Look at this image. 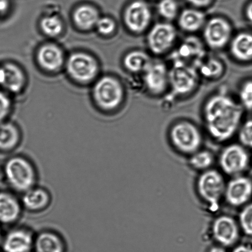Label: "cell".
Segmentation results:
<instances>
[{
	"mask_svg": "<svg viewBox=\"0 0 252 252\" xmlns=\"http://www.w3.org/2000/svg\"><path fill=\"white\" fill-rule=\"evenodd\" d=\"M244 108L228 94H213L204 103L202 115L207 132L212 139L226 142L240 127Z\"/></svg>",
	"mask_w": 252,
	"mask_h": 252,
	"instance_id": "1",
	"label": "cell"
},
{
	"mask_svg": "<svg viewBox=\"0 0 252 252\" xmlns=\"http://www.w3.org/2000/svg\"><path fill=\"white\" fill-rule=\"evenodd\" d=\"M2 174L9 190L20 196L38 184V169L33 160L24 154L10 156L4 162Z\"/></svg>",
	"mask_w": 252,
	"mask_h": 252,
	"instance_id": "2",
	"label": "cell"
},
{
	"mask_svg": "<svg viewBox=\"0 0 252 252\" xmlns=\"http://www.w3.org/2000/svg\"><path fill=\"white\" fill-rule=\"evenodd\" d=\"M169 138L173 146L183 154L191 155L202 146V133L193 123L181 120L170 128Z\"/></svg>",
	"mask_w": 252,
	"mask_h": 252,
	"instance_id": "3",
	"label": "cell"
},
{
	"mask_svg": "<svg viewBox=\"0 0 252 252\" xmlns=\"http://www.w3.org/2000/svg\"><path fill=\"white\" fill-rule=\"evenodd\" d=\"M226 185L223 175L216 170H206L197 179V192L211 212L219 211L220 204L224 196Z\"/></svg>",
	"mask_w": 252,
	"mask_h": 252,
	"instance_id": "4",
	"label": "cell"
},
{
	"mask_svg": "<svg viewBox=\"0 0 252 252\" xmlns=\"http://www.w3.org/2000/svg\"><path fill=\"white\" fill-rule=\"evenodd\" d=\"M177 38V30L174 25L170 22H160L148 30L146 42L151 53L161 56L173 50Z\"/></svg>",
	"mask_w": 252,
	"mask_h": 252,
	"instance_id": "5",
	"label": "cell"
},
{
	"mask_svg": "<svg viewBox=\"0 0 252 252\" xmlns=\"http://www.w3.org/2000/svg\"><path fill=\"white\" fill-rule=\"evenodd\" d=\"M202 31L205 45L213 51L221 50L228 46L233 36L231 22L221 16L207 19Z\"/></svg>",
	"mask_w": 252,
	"mask_h": 252,
	"instance_id": "6",
	"label": "cell"
},
{
	"mask_svg": "<svg viewBox=\"0 0 252 252\" xmlns=\"http://www.w3.org/2000/svg\"><path fill=\"white\" fill-rule=\"evenodd\" d=\"M200 76L191 66L172 64L169 69V87L173 95L184 97L191 95L198 86Z\"/></svg>",
	"mask_w": 252,
	"mask_h": 252,
	"instance_id": "7",
	"label": "cell"
},
{
	"mask_svg": "<svg viewBox=\"0 0 252 252\" xmlns=\"http://www.w3.org/2000/svg\"><path fill=\"white\" fill-rule=\"evenodd\" d=\"M206 54L204 41L196 36H190L173 49L171 61L172 64H183L197 69Z\"/></svg>",
	"mask_w": 252,
	"mask_h": 252,
	"instance_id": "8",
	"label": "cell"
},
{
	"mask_svg": "<svg viewBox=\"0 0 252 252\" xmlns=\"http://www.w3.org/2000/svg\"><path fill=\"white\" fill-rule=\"evenodd\" d=\"M94 96L101 108L113 110L122 103L124 90L122 84L117 79L105 76L96 83L94 88Z\"/></svg>",
	"mask_w": 252,
	"mask_h": 252,
	"instance_id": "9",
	"label": "cell"
},
{
	"mask_svg": "<svg viewBox=\"0 0 252 252\" xmlns=\"http://www.w3.org/2000/svg\"><path fill=\"white\" fill-rule=\"evenodd\" d=\"M152 11L145 0H133L126 6L124 21L128 31L134 34L147 31L152 21Z\"/></svg>",
	"mask_w": 252,
	"mask_h": 252,
	"instance_id": "10",
	"label": "cell"
},
{
	"mask_svg": "<svg viewBox=\"0 0 252 252\" xmlns=\"http://www.w3.org/2000/svg\"><path fill=\"white\" fill-rule=\"evenodd\" d=\"M219 161L220 167L224 174L236 177L248 169L249 155L243 145L232 144L221 150Z\"/></svg>",
	"mask_w": 252,
	"mask_h": 252,
	"instance_id": "11",
	"label": "cell"
},
{
	"mask_svg": "<svg viewBox=\"0 0 252 252\" xmlns=\"http://www.w3.org/2000/svg\"><path fill=\"white\" fill-rule=\"evenodd\" d=\"M146 90L151 95H162L169 89V69L159 60H153L142 73Z\"/></svg>",
	"mask_w": 252,
	"mask_h": 252,
	"instance_id": "12",
	"label": "cell"
},
{
	"mask_svg": "<svg viewBox=\"0 0 252 252\" xmlns=\"http://www.w3.org/2000/svg\"><path fill=\"white\" fill-rule=\"evenodd\" d=\"M35 233L25 225H14L3 236L1 247L4 252H32Z\"/></svg>",
	"mask_w": 252,
	"mask_h": 252,
	"instance_id": "13",
	"label": "cell"
},
{
	"mask_svg": "<svg viewBox=\"0 0 252 252\" xmlns=\"http://www.w3.org/2000/svg\"><path fill=\"white\" fill-rule=\"evenodd\" d=\"M66 69L71 77L81 82L92 80L97 75L98 66L94 59L88 54H71L66 63Z\"/></svg>",
	"mask_w": 252,
	"mask_h": 252,
	"instance_id": "14",
	"label": "cell"
},
{
	"mask_svg": "<svg viewBox=\"0 0 252 252\" xmlns=\"http://www.w3.org/2000/svg\"><path fill=\"white\" fill-rule=\"evenodd\" d=\"M24 209L20 195L11 190L0 191V224L16 225L21 219Z\"/></svg>",
	"mask_w": 252,
	"mask_h": 252,
	"instance_id": "15",
	"label": "cell"
},
{
	"mask_svg": "<svg viewBox=\"0 0 252 252\" xmlns=\"http://www.w3.org/2000/svg\"><path fill=\"white\" fill-rule=\"evenodd\" d=\"M212 234L220 246H233L239 238V226L231 216H219L212 223Z\"/></svg>",
	"mask_w": 252,
	"mask_h": 252,
	"instance_id": "16",
	"label": "cell"
},
{
	"mask_svg": "<svg viewBox=\"0 0 252 252\" xmlns=\"http://www.w3.org/2000/svg\"><path fill=\"white\" fill-rule=\"evenodd\" d=\"M252 196V181L249 178L233 177L226 183L224 198L231 207H239L245 205Z\"/></svg>",
	"mask_w": 252,
	"mask_h": 252,
	"instance_id": "17",
	"label": "cell"
},
{
	"mask_svg": "<svg viewBox=\"0 0 252 252\" xmlns=\"http://www.w3.org/2000/svg\"><path fill=\"white\" fill-rule=\"evenodd\" d=\"M21 199L24 211L39 214L51 206L53 197L49 189L37 184L21 195Z\"/></svg>",
	"mask_w": 252,
	"mask_h": 252,
	"instance_id": "18",
	"label": "cell"
},
{
	"mask_svg": "<svg viewBox=\"0 0 252 252\" xmlns=\"http://www.w3.org/2000/svg\"><path fill=\"white\" fill-rule=\"evenodd\" d=\"M65 241L58 232L45 229L35 234L33 252H65Z\"/></svg>",
	"mask_w": 252,
	"mask_h": 252,
	"instance_id": "19",
	"label": "cell"
},
{
	"mask_svg": "<svg viewBox=\"0 0 252 252\" xmlns=\"http://www.w3.org/2000/svg\"><path fill=\"white\" fill-rule=\"evenodd\" d=\"M232 58L242 63L252 61V33L241 32L233 36L229 45Z\"/></svg>",
	"mask_w": 252,
	"mask_h": 252,
	"instance_id": "20",
	"label": "cell"
},
{
	"mask_svg": "<svg viewBox=\"0 0 252 252\" xmlns=\"http://www.w3.org/2000/svg\"><path fill=\"white\" fill-rule=\"evenodd\" d=\"M25 76L18 66L11 63L0 65V87L12 93H17L24 87Z\"/></svg>",
	"mask_w": 252,
	"mask_h": 252,
	"instance_id": "21",
	"label": "cell"
},
{
	"mask_svg": "<svg viewBox=\"0 0 252 252\" xmlns=\"http://www.w3.org/2000/svg\"><path fill=\"white\" fill-rule=\"evenodd\" d=\"M177 20L179 28L189 34L202 31L207 21L206 14L202 9L191 6L180 11Z\"/></svg>",
	"mask_w": 252,
	"mask_h": 252,
	"instance_id": "22",
	"label": "cell"
},
{
	"mask_svg": "<svg viewBox=\"0 0 252 252\" xmlns=\"http://www.w3.org/2000/svg\"><path fill=\"white\" fill-rule=\"evenodd\" d=\"M21 130L14 123L0 122V152H14L20 146L22 142Z\"/></svg>",
	"mask_w": 252,
	"mask_h": 252,
	"instance_id": "23",
	"label": "cell"
},
{
	"mask_svg": "<svg viewBox=\"0 0 252 252\" xmlns=\"http://www.w3.org/2000/svg\"><path fill=\"white\" fill-rule=\"evenodd\" d=\"M37 58L42 68L49 71L58 70L63 66L64 61L63 51L53 44L41 46Z\"/></svg>",
	"mask_w": 252,
	"mask_h": 252,
	"instance_id": "24",
	"label": "cell"
},
{
	"mask_svg": "<svg viewBox=\"0 0 252 252\" xmlns=\"http://www.w3.org/2000/svg\"><path fill=\"white\" fill-rule=\"evenodd\" d=\"M200 76L207 80L220 78L225 71V66L220 59L214 56H206L197 67Z\"/></svg>",
	"mask_w": 252,
	"mask_h": 252,
	"instance_id": "25",
	"label": "cell"
},
{
	"mask_svg": "<svg viewBox=\"0 0 252 252\" xmlns=\"http://www.w3.org/2000/svg\"><path fill=\"white\" fill-rule=\"evenodd\" d=\"M152 61V59L147 52L137 49L126 54L123 63L130 72L142 73Z\"/></svg>",
	"mask_w": 252,
	"mask_h": 252,
	"instance_id": "26",
	"label": "cell"
},
{
	"mask_svg": "<svg viewBox=\"0 0 252 252\" xmlns=\"http://www.w3.org/2000/svg\"><path fill=\"white\" fill-rule=\"evenodd\" d=\"M99 18L97 9L88 4L79 6L73 14L74 22L76 26L85 30L95 26Z\"/></svg>",
	"mask_w": 252,
	"mask_h": 252,
	"instance_id": "27",
	"label": "cell"
},
{
	"mask_svg": "<svg viewBox=\"0 0 252 252\" xmlns=\"http://www.w3.org/2000/svg\"><path fill=\"white\" fill-rule=\"evenodd\" d=\"M158 14L165 21L170 22L177 18L180 11L178 0H158L157 5Z\"/></svg>",
	"mask_w": 252,
	"mask_h": 252,
	"instance_id": "28",
	"label": "cell"
},
{
	"mask_svg": "<svg viewBox=\"0 0 252 252\" xmlns=\"http://www.w3.org/2000/svg\"><path fill=\"white\" fill-rule=\"evenodd\" d=\"M214 161L213 153L208 150H199L191 155L189 164L193 169L204 172L211 169Z\"/></svg>",
	"mask_w": 252,
	"mask_h": 252,
	"instance_id": "29",
	"label": "cell"
},
{
	"mask_svg": "<svg viewBox=\"0 0 252 252\" xmlns=\"http://www.w3.org/2000/svg\"><path fill=\"white\" fill-rule=\"evenodd\" d=\"M41 27L44 33L49 36H56L61 34L63 25L58 17L47 16L41 21Z\"/></svg>",
	"mask_w": 252,
	"mask_h": 252,
	"instance_id": "30",
	"label": "cell"
},
{
	"mask_svg": "<svg viewBox=\"0 0 252 252\" xmlns=\"http://www.w3.org/2000/svg\"><path fill=\"white\" fill-rule=\"evenodd\" d=\"M238 102L244 110H252V79L241 84L238 91Z\"/></svg>",
	"mask_w": 252,
	"mask_h": 252,
	"instance_id": "31",
	"label": "cell"
},
{
	"mask_svg": "<svg viewBox=\"0 0 252 252\" xmlns=\"http://www.w3.org/2000/svg\"><path fill=\"white\" fill-rule=\"evenodd\" d=\"M239 226L247 235L252 236V204L247 205L239 214Z\"/></svg>",
	"mask_w": 252,
	"mask_h": 252,
	"instance_id": "32",
	"label": "cell"
},
{
	"mask_svg": "<svg viewBox=\"0 0 252 252\" xmlns=\"http://www.w3.org/2000/svg\"><path fill=\"white\" fill-rule=\"evenodd\" d=\"M238 138L241 145L252 148V119L247 120L238 130Z\"/></svg>",
	"mask_w": 252,
	"mask_h": 252,
	"instance_id": "33",
	"label": "cell"
},
{
	"mask_svg": "<svg viewBox=\"0 0 252 252\" xmlns=\"http://www.w3.org/2000/svg\"><path fill=\"white\" fill-rule=\"evenodd\" d=\"M96 27L99 33L104 36L110 35L114 32L116 28L115 22L109 17H103L98 20Z\"/></svg>",
	"mask_w": 252,
	"mask_h": 252,
	"instance_id": "34",
	"label": "cell"
},
{
	"mask_svg": "<svg viewBox=\"0 0 252 252\" xmlns=\"http://www.w3.org/2000/svg\"><path fill=\"white\" fill-rule=\"evenodd\" d=\"M11 104L8 96L0 91V122H4L11 110Z\"/></svg>",
	"mask_w": 252,
	"mask_h": 252,
	"instance_id": "35",
	"label": "cell"
},
{
	"mask_svg": "<svg viewBox=\"0 0 252 252\" xmlns=\"http://www.w3.org/2000/svg\"><path fill=\"white\" fill-rule=\"evenodd\" d=\"M190 6L199 9H203L211 6L214 0H185Z\"/></svg>",
	"mask_w": 252,
	"mask_h": 252,
	"instance_id": "36",
	"label": "cell"
},
{
	"mask_svg": "<svg viewBox=\"0 0 252 252\" xmlns=\"http://www.w3.org/2000/svg\"><path fill=\"white\" fill-rule=\"evenodd\" d=\"M244 14L247 21L252 25V0L247 4Z\"/></svg>",
	"mask_w": 252,
	"mask_h": 252,
	"instance_id": "37",
	"label": "cell"
},
{
	"mask_svg": "<svg viewBox=\"0 0 252 252\" xmlns=\"http://www.w3.org/2000/svg\"><path fill=\"white\" fill-rule=\"evenodd\" d=\"M232 252H252V248L246 245H240L234 248Z\"/></svg>",
	"mask_w": 252,
	"mask_h": 252,
	"instance_id": "38",
	"label": "cell"
},
{
	"mask_svg": "<svg viewBox=\"0 0 252 252\" xmlns=\"http://www.w3.org/2000/svg\"><path fill=\"white\" fill-rule=\"evenodd\" d=\"M8 6L7 0H0V15L4 14L7 11Z\"/></svg>",
	"mask_w": 252,
	"mask_h": 252,
	"instance_id": "39",
	"label": "cell"
},
{
	"mask_svg": "<svg viewBox=\"0 0 252 252\" xmlns=\"http://www.w3.org/2000/svg\"><path fill=\"white\" fill-rule=\"evenodd\" d=\"M209 252H227L224 247L221 246L212 247Z\"/></svg>",
	"mask_w": 252,
	"mask_h": 252,
	"instance_id": "40",
	"label": "cell"
},
{
	"mask_svg": "<svg viewBox=\"0 0 252 252\" xmlns=\"http://www.w3.org/2000/svg\"><path fill=\"white\" fill-rule=\"evenodd\" d=\"M3 236L4 234L2 233L1 224H0V246H1L2 239H3Z\"/></svg>",
	"mask_w": 252,
	"mask_h": 252,
	"instance_id": "41",
	"label": "cell"
},
{
	"mask_svg": "<svg viewBox=\"0 0 252 252\" xmlns=\"http://www.w3.org/2000/svg\"><path fill=\"white\" fill-rule=\"evenodd\" d=\"M153 1H158V0H153Z\"/></svg>",
	"mask_w": 252,
	"mask_h": 252,
	"instance_id": "42",
	"label": "cell"
}]
</instances>
